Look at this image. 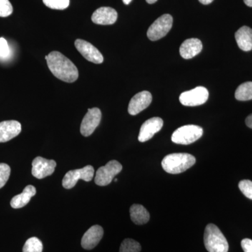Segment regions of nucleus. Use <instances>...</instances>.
<instances>
[{"label": "nucleus", "instance_id": "nucleus-22", "mask_svg": "<svg viewBox=\"0 0 252 252\" xmlns=\"http://www.w3.org/2000/svg\"><path fill=\"white\" fill-rule=\"evenodd\" d=\"M43 244L39 238L32 237L25 243L23 252H42Z\"/></svg>", "mask_w": 252, "mask_h": 252}, {"label": "nucleus", "instance_id": "nucleus-23", "mask_svg": "<svg viewBox=\"0 0 252 252\" xmlns=\"http://www.w3.org/2000/svg\"><path fill=\"white\" fill-rule=\"evenodd\" d=\"M140 244L132 239H125L120 247V252H140Z\"/></svg>", "mask_w": 252, "mask_h": 252}, {"label": "nucleus", "instance_id": "nucleus-24", "mask_svg": "<svg viewBox=\"0 0 252 252\" xmlns=\"http://www.w3.org/2000/svg\"><path fill=\"white\" fill-rule=\"evenodd\" d=\"M47 7L52 9L64 10L69 5V0H43Z\"/></svg>", "mask_w": 252, "mask_h": 252}, {"label": "nucleus", "instance_id": "nucleus-26", "mask_svg": "<svg viewBox=\"0 0 252 252\" xmlns=\"http://www.w3.org/2000/svg\"><path fill=\"white\" fill-rule=\"evenodd\" d=\"M13 13V6L9 0H0V17H8Z\"/></svg>", "mask_w": 252, "mask_h": 252}, {"label": "nucleus", "instance_id": "nucleus-11", "mask_svg": "<svg viewBox=\"0 0 252 252\" xmlns=\"http://www.w3.org/2000/svg\"><path fill=\"white\" fill-rule=\"evenodd\" d=\"M76 49L87 61L94 64H101L103 63L104 58L97 48L91 43L83 39H77L74 42Z\"/></svg>", "mask_w": 252, "mask_h": 252}, {"label": "nucleus", "instance_id": "nucleus-13", "mask_svg": "<svg viewBox=\"0 0 252 252\" xmlns=\"http://www.w3.org/2000/svg\"><path fill=\"white\" fill-rule=\"evenodd\" d=\"M152 95L149 91H144L136 94L128 105V113L130 115L135 116L142 112L152 103Z\"/></svg>", "mask_w": 252, "mask_h": 252}, {"label": "nucleus", "instance_id": "nucleus-20", "mask_svg": "<svg viewBox=\"0 0 252 252\" xmlns=\"http://www.w3.org/2000/svg\"><path fill=\"white\" fill-rule=\"evenodd\" d=\"M131 220L137 225H143L150 220V215L147 209L142 205L134 204L130 209Z\"/></svg>", "mask_w": 252, "mask_h": 252}, {"label": "nucleus", "instance_id": "nucleus-19", "mask_svg": "<svg viewBox=\"0 0 252 252\" xmlns=\"http://www.w3.org/2000/svg\"><path fill=\"white\" fill-rule=\"evenodd\" d=\"M35 187L32 185H28L23 190V193L15 195L11 199V206L14 209L22 208L29 203L31 199L36 194Z\"/></svg>", "mask_w": 252, "mask_h": 252}, {"label": "nucleus", "instance_id": "nucleus-9", "mask_svg": "<svg viewBox=\"0 0 252 252\" xmlns=\"http://www.w3.org/2000/svg\"><path fill=\"white\" fill-rule=\"evenodd\" d=\"M102 118L100 109L94 107L89 109L81 124V133L84 137H89L94 133L96 127L99 126Z\"/></svg>", "mask_w": 252, "mask_h": 252}, {"label": "nucleus", "instance_id": "nucleus-35", "mask_svg": "<svg viewBox=\"0 0 252 252\" xmlns=\"http://www.w3.org/2000/svg\"><path fill=\"white\" fill-rule=\"evenodd\" d=\"M114 182H117V179H115V180H114Z\"/></svg>", "mask_w": 252, "mask_h": 252}, {"label": "nucleus", "instance_id": "nucleus-28", "mask_svg": "<svg viewBox=\"0 0 252 252\" xmlns=\"http://www.w3.org/2000/svg\"><path fill=\"white\" fill-rule=\"evenodd\" d=\"M10 54V49L7 41L4 38H0V58L6 59Z\"/></svg>", "mask_w": 252, "mask_h": 252}, {"label": "nucleus", "instance_id": "nucleus-18", "mask_svg": "<svg viewBox=\"0 0 252 252\" xmlns=\"http://www.w3.org/2000/svg\"><path fill=\"white\" fill-rule=\"evenodd\" d=\"M235 40L240 49L244 51L252 50V29L248 26L240 28L235 32Z\"/></svg>", "mask_w": 252, "mask_h": 252}, {"label": "nucleus", "instance_id": "nucleus-31", "mask_svg": "<svg viewBox=\"0 0 252 252\" xmlns=\"http://www.w3.org/2000/svg\"><path fill=\"white\" fill-rule=\"evenodd\" d=\"M213 1L214 0H199V1H200L201 4L205 5L211 4Z\"/></svg>", "mask_w": 252, "mask_h": 252}, {"label": "nucleus", "instance_id": "nucleus-33", "mask_svg": "<svg viewBox=\"0 0 252 252\" xmlns=\"http://www.w3.org/2000/svg\"><path fill=\"white\" fill-rule=\"evenodd\" d=\"M147 1V2L148 3V4H154V3L157 2L158 0H146Z\"/></svg>", "mask_w": 252, "mask_h": 252}, {"label": "nucleus", "instance_id": "nucleus-8", "mask_svg": "<svg viewBox=\"0 0 252 252\" xmlns=\"http://www.w3.org/2000/svg\"><path fill=\"white\" fill-rule=\"evenodd\" d=\"M208 97L209 92L206 88L198 86L192 90L182 93L180 96V101L183 105L195 107L205 104Z\"/></svg>", "mask_w": 252, "mask_h": 252}, {"label": "nucleus", "instance_id": "nucleus-27", "mask_svg": "<svg viewBox=\"0 0 252 252\" xmlns=\"http://www.w3.org/2000/svg\"><path fill=\"white\" fill-rule=\"evenodd\" d=\"M239 189L247 198L252 200V182L250 180H243L239 183Z\"/></svg>", "mask_w": 252, "mask_h": 252}, {"label": "nucleus", "instance_id": "nucleus-14", "mask_svg": "<svg viewBox=\"0 0 252 252\" xmlns=\"http://www.w3.org/2000/svg\"><path fill=\"white\" fill-rule=\"evenodd\" d=\"M103 235L104 230L102 227L99 225H93L82 237L81 246L85 250H93L98 245Z\"/></svg>", "mask_w": 252, "mask_h": 252}, {"label": "nucleus", "instance_id": "nucleus-16", "mask_svg": "<svg viewBox=\"0 0 252 252\" xmlns=\"http://www.w3.org/2000/svg\"><path fill=\"white\" fill-rule=\"evenodd\" d=\"M21 124L16 121H5L0 123V142L12 140L21 133Z\"/></svg>", "mask_w": 252, "mask_h": 252}, {"label": "nucleus", "instance_id": "nucleus-2", "mask_svg": "<svg viewBox=\"0 0 252 252\" xmlns=\"http://www.w3.org/2000/svg\"><path fill=\"white\" fill-rule=\"evenodd\" d=\"M195 158L189 154H169L162 159V168L167 173L180 174L185 172L195 163Z\"/></svg>", "mask_w": 252, "mask_h": 252}, {"label": "nucleus", "instance_id": "nucleus-29", "mask_svg": "<svg viewBox=\"0 0 252 252\" xmlns=\"http://www.w3.org/2000/svg\"><path fill=\"white\" fill-rule=\"evenodd\" d=\"M241 246L244 252H252V240L244 239L242 240Z\"/></svg>", "mask_w": 252, "mask_h": 252}, {"label": "nucleus", "instance_id": "nucleus-15", "mask_svg": "<svg viewBox=\"0 0 252 252\" xmlns=\"http://www.w3.org/2000/svg\"><path fill=\"white\" fill-rule=\"evenodd\" d=\"M118 14L115 9L111 7H100L94 11L91 20L97 25L107 26L116 23Z\"/></svg>", "mask_w": 252, "mask_h": 252}, {"label": "nucleus", "instance_id": "nucleus-21", "mask_svg": "<svg viewBox=\"0 0 252 252\" xmlns=\"http://www.w3.org/2000/svg\"><path fill=\"white\" fill-rule=\"evenodd\" d=\"M235 97L240 101L252 99V82L248 81L239 86L235 91Z\"/></svg>", "mask_w": 252, "mask_h": 252}, {"label": "nucleus", "instance_id": "nucleus-32", "mask_svg": "<svg viewBox=\"0 0 252 252\" xmlns=\"http://www.w3.org/2000/svg\"><path fill=\"white\" fill-rule=\"evenodd\" d=\"M244 2L247 6L252 7V0H244Z\"/></svg>", "mask_w": 252, "mask_h": 252}, {"label": "nucleus", "instance_id": "nucleus-17", "mask_svg": "<svg viewBox=\"0 0 252 252\" xmlns=\"http://www.w3.org/2000/svg\"><path fill=\"white\" fill-rule=\"evenodd\" d=\"M203 49L201 41L195 38L188 39L182 43L180 46L181 56L185 59H193L195 56L200 54Z\"/></svg>", "mask_w": 252, "mask_h": 252}, {"label": "nucleus", "instance_id": "nucleus-1", "mask_svg": "<svg viewBox=\"0 0 252 252\" xmlns=\"http://www.w3.org/2000/svg\"><path fill=\"white\" fill-rule=\"evenodd\" d=\"M48 67L55 77L64 82L73 83L79 77V71L66 56L59 52L52 51L45 57Z\"/></svg>", "mask_w": 252, "mask_h": 252}, {"label": "nucleus", "instance_id": "nucleus-3", "mask_svg": "<svg viewBox=\"0 0 252 252\" xmlns=\"http://www.w3.org/2000/svg\"><path fill=\"white\" fill-rule=\"evenodd\" d=\"M204 244L209 252H228V241L216 225H207L204 233Z\"/></svg>", "mask_w": 252, "mask_h": 252}, {"label": "nucleus", "instance_id": "nucleus-30", "mask_svg": "<svg viewBox=\"0 0 252 252\" xmlns=\"http://www.w3.org/2000/svg\"><path fill=\"white\" fill-rule=\"evenodd\" d=\"M245 123H246V125L248 126L249 127L252 129V114H250V116L247 117Z\"/></svg>", "mask_w": 252, "mask_h": 252}, {"label": "nucleus", "instance_id": "nucleus-4", "mask_svg": "<svg viewBox=\"0 0 252 252\" xmlns=\"http://www.w3.org/2000/svg\"><path fill=\"white\" fill-rule=\"evenodd\" d=\"M201 127L195 125H187L179 127L173 132L172 141L174 143L188 145L195 142L203 136Z\"/></svg>", "mask_w": 252, "mask_h": 252}, {"label": "nucleus", "instance_id": "nucleus-12", "mask_svg": "<svg viewBox=\"0 0 252 252\" xmlns=\"http://www.w3.org/2000/svg\"><path fill=\"white\" fill-rule=\"evenodd\" d=\"M163 126V121L160 117H153L146 121L141 126L138 140L145 142L150 140Z\"/></svg>", "mask_w": 252, "mask_h": 252}, {"label": "nucleus", "instance_id": "nucleus-34", "mask_svg": "<svg viewBox=\"0 0 252 252\" xmlns=\"http://www.w3.org/2000/svg\"><path fill=\"white\" fill-rule=\"evenodd\" d=\"M122 1H123V2L124 3V4L127 5V4H130V3L131 2V1H132V0H122Z\"/></svg>", "mask_w": 252, "mask_h": 252}, {"label": "nucleus", "instance_id": "nucleus-6", "mask_svg": "<svg viewBox=\"0 0 252 252\" xmlns=\"http://www.w3.org/2000/svg\"><path fill=\"white\" fill-rule=\"evenodd\" d=\"M173 18L171 15L164 14L154 21L147 31V36L150 40L157 41L164 37L172 27Z\"/></svg>", "mask_w": 252, "mask_h": 252}, {"label": "nucleus", "instance_id": "nucleus-7", "mask_svg": "<svg viewBox=\"0 0 252 252\" xmlns=\"http://www.w3.org/2000/svg\"><path fill=\"white\" fill-rule=\"evenodd\" d=\"M94 168L91 165L70 170L67 172L63 180V187L66 189H72L77 185L78 181L82 180L85 182H91L94 178Z\"/></svg>", "mask_w": 252, "mask_h": 252}, {"label": "nucleus", "instance_id": "nucleus-5", "mask_svg": "<svg viewBox=\"0 0 252 252\" xmlns=\"http://www.w3.org/2000/svg\"><path fill=\"white\" fill-rule=\"evenodd\" d=\"M122 165L117 160H110L104 166L100 167L96 172L94 183L96 185L104 187L109 185L114 177L122 170Z\"/></svg>", "mask_w": 252, "mask_h": 252}, {"label": "nucleus", "instance_id": "nucleus-10", "mask_svg": "<svg viewBox=\"0 0 252 252\" xmlns=\"http://www.w3.org/2000/svg\"><path fill=\"white\" fill-rule=\"evenodd\" d=\"M32 165V174L36 178L41 180L54 173L56 162L54 160H47L44 158L37 157L33 160Z\"/></svg>", "mask_w": 252, "mask_h": 252}, {"label": "nucleus", "instance_id": "nucleus-25", "mask_svg": "<svg viewBox=\"0 0 252 252\" xmlns=\"http://www.w3.org/2000/svg\"><path fill=\"white\" fill-rule=\"evenodd\" d=\"M11 174V168L7 164L0 163V189L2 188L8 180Z\"/></svg>", "mask_w": 252, "mask_h": 252}]
</instances>
